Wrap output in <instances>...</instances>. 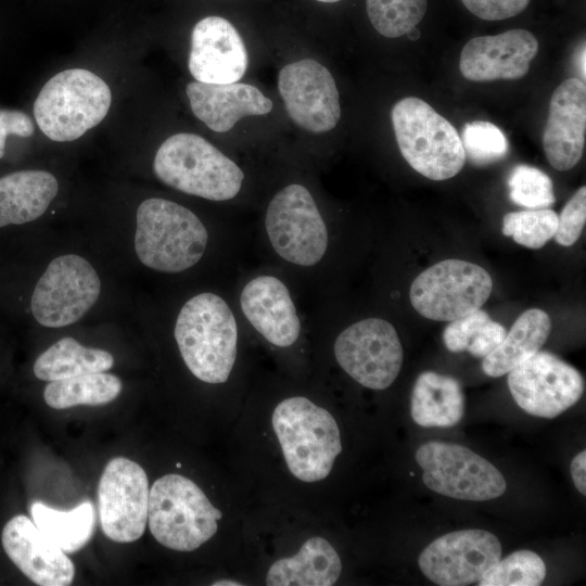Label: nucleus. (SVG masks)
<instances>
[{"mask_svg": "<svg viewBox=\"0 0 586 586\" xmlns=\"http://www.w3.org/2000/svg\"><path fill=\"white\" fill-rule=\"evenodd\" d=\"M174 337L190 372L209 384L225 383L238 356L237 318L220 295L202 292L181 306Z\"/></svg>", "mask_w": 586, "mask_h": 586, "instance_id": "1", "label": "nucleus"}, {"mask_svg": "<svg viewBox=\"0 0 586 586\" xmlns=\"http://www.w3.org/2000/svg\"><path fill=\"white\" fill-rule=\"evenodd\" d=\"M208 231L188 207L163 198H149L136 213L135 252L145 267L179 273L195 266L208 245Z\"/></svg>", "mask_w": 586, "mask_h": 586, "instance_id": "2", "label": "nucleus"}, {"mask_svg": "<svg viewBox=\"0 0 586 586\" xmlns=\"http://www.w3.org/2000/svg\"><path fill=\"white\" fill-rule=\"evenodd\" d=\"M153 170L164 184L215 202L234 199L241 191V167L203 137L179 132L157 149Z\"/></svg>", "mask_w": 586, "mask_h": 586, "instance_id": "3", "label": "nucleus"}, {"mask_svg": "<svg viewBox=\"0 0 586 586\" xmlns=\"http://www.w3.org/2000/svg\"><path fill=\"white\" fill-rule=\"evenodd\" d=\"M272 428L290 472L307 483L326 479L342 451L333 416L304 396L281 400L272 412Z\"/></svg>", "mask_w": 586, "mask_h": 586, "instance_id": "4", "label": "nucleus"}, {"mask_svg": "<svg viewBox=\"0 0 586 586\" xmlns=\"http://www.w3.org/2000/svg\"><path fill=\"white\" fill-rule=\"evenodd\" d=\"M391 120L403 157L420 175L446 180L464 166L458 131L425 101L416 97L397 101Z\"/></svg>", "mask_w": 586, "mask_h": 586, "instance_id": "5", "label": "nucleus"}, {"mask_svg": "<svg viewBox=\"0 0 586 586\" xmlns=\"http://www.w3.org/2000/svg\"><path fill=\"white\" fill-rule=\"evenodd\" d=\"M112 102L107 84L84 68L62 71L51 77L34 102L39 129L52 141H74L99 125Z\"/></svg>", "mask_w": 586, "mask_h": 586, "instance_id": "6", "label": "nucleus"}, {"mask_svg": "<svg viewBox=\"0 0 586 586\" xmlns=\"http://www.w3.org/2000/svg\"><path fill=\"white\" fill-rule=\"evenodd\" d=\"M222 512L189 477L170 473L150 488L148 523L153 537L164 547L192 551L217 532Z\"/></svg>", "mask_w": 586, "mask_h": 586, "instance_id": "7", "label": "nucleus"}, {"mask_svg": "<svg viewBox=\"0 0 586 586\" xmlns=\"http://www.w3.org/2000/svg\"><path fill=\"white\" fill-rule=\"evenodd\" d=\"M264 228L276 255L289 265L311 268L329 249V229L311 192L301 183H289L269 201Z\"/></svg>", "mask_w": 586, "mask_h": 586, "instance_id": "8", "label": "nucleus"}, {"mask_svg": "<svg viewBox=\"0 0 586 586\" xmlns=\"http://www.w3.org/2000/svg\"><path fill=\"white\" fill-rule=\"evenodd\" d=\"M492 290V277L483 267L449 258L419 273L411 283L409 298L421 316L451 321L480 309Z\"/></svg>", "mask_w": 586, "mask_h": 586, "instance_id": "9", "label": "nucleus"}, {"mask_svg": "<svg viewBox=\"0 0 586 586\" xmlns=\"http://www.w3.org/2000/svg\"><path fill=\"white\" fill-rule=\"evenodd\" d=\"M101 280L82 256L65 254L53 258L39 278L30 298L36 321L62 328L80 320L97 303Z\"/></svg>", "mask_w": 586, "mask_h": 586, "instance_id": "10", "label": "nucleus"}, {"mask_svg": "<svg viewBox=\"0 0 586 586\" xmlns=\"http://www.w3.org/2000/svg\"><path fill=\"white\" fill-rule=\"evenodd\" d=\"M423 483L441 495L471 501L501 496L506 481L497 468L471 449L443 442H429L416 451Z\"/></svg>", "mask_w": 586, "mask_h": 586, "instance_id": "11", "label": "nucleus"}, {"mask_svg": "<svg viewBox=\"0 0 586 586\" xmlns=\"http://www.w3.org/2000/svg\"><path fill=\"white\" fill-rule=\"evenodd\" d=\"M339 366L371 390L387 388L403 365V346L396 329L382 318H366L339 333L334 342Z\"/></svg>", "mask_w": 586, "mask_h": 586, "instance_id": "12", "label": "nucleus"}, {"mask_svg": "<svg viewBox=\"0 0 586 586\" xmlns=\"http://www.w3.org/2000/svg\"><path fill=\"white\" fill-rule=\"evenodd\" d=\"M149 479L143 468L126 457L111 459L98 486L100 525L116 543H132L144 533L149 510Z\"/></svg>", "mask_w": 586, "mask_h": 586, "instance_id": "13", "label": "nucleus"}, {"mask_svg": "<svg viewBox=\"0 0 586 586\" xmlns=\"http://www.w3.org/2000/svg\"><path fill=\"white\" fill-rule=\"evenodd\" d=\"M278 91L290 119L310 133L334 129L341 118L340 95L331 72L304 58L281 67Z\"/></svg>", "mask_w": 586, "mask_h": 586, "instance_id": "14", "label": "nucleus"}, {"mask_svg": "<svg viewBox=\"0 0 586 586\" xmlns=\"http://www.w3.org/2000/svg\"><path fill=\"white\" fill-rule=\"evenodd\" d=\"M518 406L540 418H555L575 405L584 392L582 374L549 352L538 351L508 372Z\"/></svg>", "mask_w": 586, "mask_h": 586, "instance_id": "15", "label": "nucleus"}, {"mask_svg": "<svg viewBox=\"0 0 586 586\" xmlns=\"http://www.w3.org/2000/svg\"><path fill=\"white\" fill-rule=\"evenodd\" d=\"M501 558L498 538L484 530L448 533L421 552L422 573L441 586H464L480 582Z\"/></svg>", "mask_w": 586, "mask_h": 586, "instance_id": "16", "label": "nucleus"}, {"mask_svg": "<svg viewBox=\"0 0 586 586\" xmlns=\"http://www.w3.org/2000/svg\"><path fill=\"white\" fill-rule=\"evenodd\" d=\"M249 54L238 29L221 16L200 20L191 33L188 68L194 80L208 84L240 81Z\"/></svg>", "mask_w": 586, "mask_h": 586, "instance_id": "17", "label": "nucleus"}, {"mask_svg": "<svg viewBox=\"0 0 586 586\" xmlns=\"http://www.w3.org/2000/svg\"><path fill=\"white\" fill-rule=\"evenodd\" d=\"M244 318L268 343L277 347H290L302 332L292 294L279 277L263 273L251 278L239 297Z\"/></svg>", "mask_w": 586, "mask_h": 586, "instance_id": "18", "label": "nucleus"}, {"mask_svg": "<svg viewBox=\"0 0 586 586\" xmlns=\"http://www.w3.org/2000/svg\"><path fill=\"white\" fill-rule=\"evenodd\" d=\"M538 51L536 37L526 29H510L470 39L461 50L459 69L472 81L520 79Z\"/></svg>", "mask_w": 586, "mask_h": 586, "instance_id": "19", "label": "nucleus"}, {"mask_svg": "<svg viewBox=\"0 0 586 586\" xmlns=\"http://www.w3.org/2000/svg\"><path fill=\"white\" fill-rule=\"evenodd\" d=\"M3 549L10 560L31 582L41 586H67L75 577L73 561L24 514L4 525Z\"/></svg>", "mask_w": 586, "mask_h": 586, "instance_id": "20", "label": "nucleus"}, {"mask_svg": "<svg viewBox=\"0 0 586 586\" xmlns=\"http://www.w3.org/2000/svg\"><path fill=\"white\" fill-rule=\"evenodd\" d=\"M586 135V85L562 81L553 91L543 135L545 155L558 170L572 169L582 158Z\"/></svg>", "mask_w": 586, "mask_h": 586, "instance_id": "21", "label": "nucleus"}, {"mask_svg": "<svg viewBox=\"0 0 586 586\" xmlns=\"http://www.w3.org/2000/svg\"><path fill=\"white\" fill-rule=\"evenodd\" d=\"M186 93L194 116L215 132L224 133L245 116L270 113L272 101L255 86L243 82L191 81Z\"/></svg>", "mask_w": 586, "mask_h": 586, "instance_id": "22", "label": "nucleus"}, {"mask_svg": "<svg viewBox=\"0 0 586 586\" xmlns=\"http://www.w3.org/2000/svg\"><path fill=\"white\" fill-rule=\"evenodd\" d=\"M58 191L56 178L47 170H18L0 177V228L36 220Z\"/></svg>", "mask_w": 586, "mask_h": 586, "instance_id": "23", "label": "nucleus"}, {"mask_svg": "<svg viewBox=\"0 0 586 586\" xmlns=\"http://www.w3.org/2000/svg\"><path fill=\"white\" fill-rule=\"evenodd\" d=\"M342 571L340 556L322 537L307 539L292 557L276 561L268 570V586H331Z\"/></svg>", "mask_w": 586, "mask_h": 586, "instance_id": "24", "label": "nucleus"}, {"mask_svg": "<svg viewBox=\"0 0 586 586\" xmlns=\"http://www.w3.org/2000/svg\"><path fill=\"white\" fill-rule=\"evenodd\" d=\"M464 397L460 383L453 377L433 371L416 380L410 402L413 421L424 428H449L462 418Z\"/></svg>", "mask_w": 586, "mask_h": 586, "instance_id": "25", "label": "nucleus"}, {"mask_svg": "<svg viewBox=\"0 0 586 586\" xmlns=\"http://www.w3.org/2000/svg\"><path fill=\"white\" fill-rule=\"evenodd\" d=\"M550 330L551 320L546 311L539 308L525 310L517 318L502 342L484 357V373L497 378L510 372L540 349Z\"/></svg>", "mask_w": 586, "mask_h": 586, "instance_id": "26", "label": "nucleus"}, {"mask_svg": "<svg viewBox=\"0 0 586 586\" xmlns=\"http://www.w3.org/2000/svg\"><path fill=\"white\" fill-rule=\"evenodd\" d=\"M114 365L113 355L101 348L86 347L65 336L38 356L34 374L42 381H56L93 372H105Z\"/></svg>", "mask_w": 586, "mask_h": 586, "instance_id": "27", "label": "nucleus"}, {"mask_svg": "<svg viewBox=\"0 0 586 586\" xmlns=\"http://www.w3.org/2000/svg\"><path fill=\"white\" fill-rule=\"evenodd\" d=\"M30 514L37 527L65 553L80 550L94 532L95 512L90 501L67 511L36 501L30 507Z\"/></svg>", "mask_w": 586, "mask_h": 586, "instance_id": "28", "label": "nucleus"}, {"mask_svg": "<svg viewBox=\"0 0 586 586\" xmlns=\"http://www.w3.org/2000/svg\"><path fill=\"white\" fill-rule=\"evenodd\" d=\"M122 380L105 372H93L73 378L51 381L43 391L48 406L66 409L78 405L100 406L118 397Z\"/></svg>", "mask_w": 586, "mask_h": 586, "instance_id": "29", "label": "nucleus"}, {"mask_svg": "<svg viewBox=\"0 0 586 586\" xmlns=\"http://www.w3.org/2000/svg\"><path fill=\"white\" fill-rule=\"evenodd\" d=\"M426 7V0H366L370 23L386 38H398L416 27Z\"/></svg>", "mask_w": 586, "mask_h": 586, "instance_id": "30", "label": "nucleus"}, {"mask_svg": "<svg viewBox=\"0 0 586 586\" xmlns=\"http://www.w3.org/2000/svg\"><path fill=\"white\" fill-rule=\"evenodd\" d=\"M546 576L543 559L531 550H518L493 565L480 586H538Z\"/></svg>", "mask_w": 586, "mask_h": 586, "instance_id": "31", "label": "nucleus"}, {"mask_svg": "<svg viewBox=\"0 0 586 586\" xmlns=\"http://www.w3.org/2000/svg\"><path fill=\"white\" fill-rule=\"evenodd\" d=\"M558 214L550 208L510 212L504 216L502 233L532 250L543 247L553 238Z\"/></svg>", "mask_w": 586, "mask_h": 586, "instance_id": "32", "label": "nucleus"}, {"mask_svg": "<svg viewBox=\"0 0 586 586\" xmlns=\"http://www.w3.org/2000/svg\"><path fill=\"white\" fill-rule=\"evenodd\" d=\"M510 200L526 209L549 208L556 202L553 184L543 170L525 165H517L508 178Z\"/></svg>", "mask_w": 586, "mask_h": 586, "instance_id": "33", "label": "nucleus"}, {"mask_svg": "<svg viewBox=\"0 0 586 586\" xmlns=\"http://www.w3.org/2000/svg\"><path fill=\"white\" fill-rule=\"evenodd\" d=\"M460 139L466 157L474 165L492 164L505 157L508 152L505 133L489 122L467 123Z\"/></svg>", "mask_w": 586, "mask_h": 586, "instance_id": "34", "label": "nucleus"}, {"mask_svg": "<svg viewBox=\"0 0 586 586\" xmlns=\"http://www.w3.org/2000/svg\"><path fill=\"white\" fill-rule=\"evenodd\" d=\"M586 221V188L581 187L568 201L560 215L553 235L563 246L573 245L582 234Z\"/></svg>", "mask_w": 586, "mask_h": 586, "instance_id": "35", "label": "nucleus"}, {"mask_svg": "<svg viewBox=\"0 0 586 586\" xmlns=\"http://www.w3.org/2000/svg\"><path fill=\"white\" fill-rule=\"evenodd\" d=\"M489 319L491 317L486 311L477 309L463 317L451 320L443 332L445 346L453 353L467 351L472 339Z\"/></svg>", "mask_w": 586, "mask_h": 586, "instance_id": "36", "label": "nucleus"}, {"mask_svg": "<svg viewBox=\"0 0 586 586\" xmlns=\"http://www.w3.org/2000/svg\"><path fill=\"white\" fill-rule=\"evenodd\" d=\"M464 7L485 21L513 17L525 10L531 0H461Z\"/></svg>", "mask_w": 586, "mask_h": 586, "instance_id": "37", "label": "nucleus"}, {"mask_svg": "<svg viewBox=\"0 0 586 586\" xmlns=\"http://www.w3.org/2000/svg\"><path fill=\"white\" fill-rule=\"evenodd\" d=\"M34 123L26 113L18 110L0 109V158L4 155L8 136L28 138L34 135Z\"/></svg>", "mask_w": 586, "mask_h": 586, "instance_id": "38", "label": "nucleus"}, {"mask_svg": "<svg viewBox=\"0 0 586 586\" xmlns=\"http://www.w3.org/2000/svg\"><path fill=\"white\" fill-rule=\"evenodd\" d=\"M506 328L489 319L472 339L467 351L474 357H485L491 354L505 339Z\"/></svg>", "mask_w": 586, "mask_h": 586, "instance_id": "39", "label": "nucleus"}, {"mask_svg": "<svg viewBox=\"0 0 586 586\" xmlns=\"http://www.w3.org/2000/svg\"><path fill=\"white\" fill-rule=\"evenodd\" d=\"M571 475L577 491L586 494V451L578 453L571 462Z\"/></svg>", "mask_w": 586, "mask_h": 586, "instance_id": "40", "label": "nucleus"}, {"mask_svg": "<svg viewBox=\"0 0 586 586\" xmlns=\"http://www.w3.org/2000/svg\"><path fill=\"white\" fill-rule=\"evenodd\" d=\"M212 585L214 586H240V585H243L242 583L240 582H235V581H231V579H221V581H216L214 582Z\"/></svg>", "mask_w": 586, "mask_h": 586, "instance_id": "41", "label": "nucleus"}, {"mask_svg": "<svg viewBox=\"0 0 586 586\" xmlns=\"http://www.w3.org/2000/svg\"><path fill=\"white\" fill-rule=\"evenodd\" d=\"M578 66L581 68V73H583V77L585 78V47L584 46L579 55Z\"/></svg>", "mask_w": 586, "mask_h": 586, "instance_id": "42", "label": "nucleus"}, {"mask_svg": "<svg viewBox=\"0 0 586 586\" xmlns=\"http://www.w3.org/2000/svg\"><path fill=\"white\" fill-rule=\"evenodd\" d=\"M406 35L410 40H417L420 37V31L413 27Z\"/></svg>", "mask_w": 586, "mask_h": 586, "instance_id": "43", "label": "nucleus"}, {"mask_svg": "<svg viewBox=\"0 0 586 586\" xmlns=\"http://www.w3.org/2000/svg\"><path fill=\"white\" fill-rule=\"evenodd\" d=\"M318 2H322V3H334V2H339L341 0H316Z\"/></svg>", "mask_w": 586, "mask_h": 586, "instance_id": "44", "label": "nucleus"}]
</instances>
